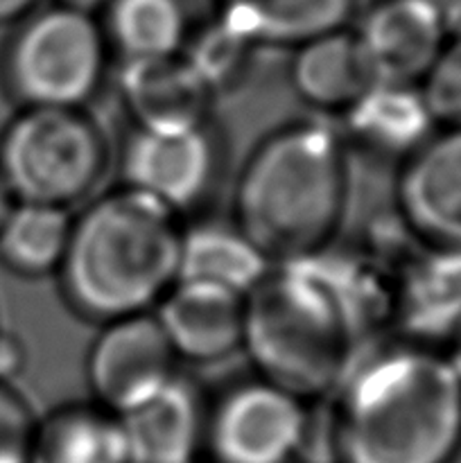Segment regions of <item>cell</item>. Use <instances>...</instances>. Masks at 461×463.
I'll return each instance as SVG.
<instances>
[{
	"instance_id": "obj_1",
	"label": "cell",
	"mask_w": 461,
	"mask_h": 463,
	"mask_svg": "<svg viewBox=\"0 0 461 463\" xmlns=\"http://www.w3.org/2000/svg\"><path fill=\"white\" fill-rule=\"evenodd\" d=\"M393 324V279L371 258L334 251L276 262L244 298L242 353L260 378L306 402L333 396Z\"/></svg>"
},
{
	"instance_id": "obj_2",
	"label": "cell",
	"mask_w": 461,
	"mask_h": 463,
	"mask_svg": "<svg viewBox=\"0 0 461 463\" xmlns=\"http://www.w3.org/2000/svg\"><path fill=\"white\" fill-rule=\"evenodd\" d=\"M334 463H452L461 373L437 346L375 344L328 398Z\"/></svg>"
},
{
	"instance_id": "obj_3",
	"label": "cell",
	"mask_w": 461,
	"mask_h": 463,
	"mask_svg": "<svg viewBox=\"0 0 461 463\" xmlns=\"http://www.w3.org/2000/svg\"><path fill=\"white\" fill-rule=\"evenodd\" d=\"M351 193L348 145L321 118L276 127L240 170L233 217L271 262L324 251L339 233Z\"/></svg>"
},
{
	"instance_id": "obj_4",
	"label": "cell",
	"mask_w": 461,
	"mask_h": 463,
	"mask_svg": "<svg viewBox=\"0 0 461 463\" xmlns=\"http://www.w3.org/2000/svg\"><path fill=\"white\" fill-rule=\"evenodd\" d=\"M183 222L163 203L113 188L72 215L59 265L71 310L95 324L147 315L179 280Z\"/></svg>"
},
{
	"instance_id": "obj_5",
	"label": "cell",
	"mask_w": 461,
	"mask_h": 463,
	"mask_svg": "<svg viewBox=\"0 0 461 463\" xmlns=\"http://www.w3.org/2000/svg\"><path fill=\"white\" fill-rule=\"evenodd\" d=\"M108 163V138L89 109H18L0 134V175L18 203L84 206Z\"/></svg>"
},
{
	"instance_id": "obj_6",
	"label": "cell",
	"mask_w": 461,
	"mask_h": 463,
	"mask_svg": "<svg viewBox=\"0 0 461 463\" xmlns=\"http://www.w3.org/2000/svg\"><path fill=\"white\" fill-rule=\"evenodd\" d=\"M98 14L50 3L14 25L0 57L5 90L21 109H89L108 72Z\"/></svg>"
},
{
	"instance_id": "obj_7",
	"label": "cell",
	"mask_w": 461,
	"mask_h": 463,
	"mask_svg": "<svg viewBox=\"0 0 461 463\" xmlns=\"http://www.w3.org/2000/svg\"><path fill=\"white\" fill-rule=\"evenodd\" d=\"M307 423L310 402L253 375L208 405L203 448L212 463H298Z\"/></svg>"
},
{
	"instance_id": "obj_8",
	"label": "cell",
	"mask_w": 461,
	"mask_h": 463,
	"mask_svg": "<svg viewBox=\"0 0 461 463\" xmlns=\"http://www.w3.org/2000/svg\"><path fill=\"white\" fill-rule=\"evenodd\" d=\"M220 167L221 147L211 122L181 129L131 127L120 152V185L181 217L206 202Z\"/></svg>"
},
{
	"instance_id": "obj_9",
	"label": "cell",
	"mask_w": 461,
	"mask_h": 463,
	"mask_svg": "<svg viewBox=\"0 0 461 463\" xmlns=\"http://www.w3.org/2000/svg\"><path fill=\"white\" fill-rule=\"evenodd\" d=\"M84 373L93 401L120 416L170 384L179 375V357L147 312L99 324Z\"/></svg>"
},
{
	"instance_id": "obj_10",
	"label": "cell",
	"mask_w": 461,
	"mask_h": 463,
	"mask_svg": "<svg viewBox=\"0 0 461 463\" xmlns=\"http://www.w3.org/2000/svg\"><path fill=\"white\" fill-rule=\"evenodd\" d=\"M375 81L420 84L450 39L434 0H373L351 25Z\"/></svg>"
},
{
	"instance_id": "obj_11",
	"label": "cell",
	"mask_w": 461,
	"mask_h": 463,
	"mask_svg": "<svg viewBox=\"0 0 461 463\" xmlns=\"http://www.w3.org/2000/svg\"><path fill=\"white\" fill-rule=\"evenodd\" d=\"M393 197L416 238L461 247V127H438L400 163Z\"/></svg>"
},
{
	"instance_id": "obj_12",
	"label": "cell",
	"mask_w": 461,
	"mask_h": 463,
	"mask_svg": "<svg viewBox=\"0 0 461 463\" xmlns=\"http://www.w3.org/2000/svg\"><path fill=\"white\" fill-rule=\"evenodd\" d=\"M244 298L217 285L176 280L152 315L179 362L215 364L242 351Z\"/></svg>"
},
{
	"instance_id": "obj_13",
	"label": "cell",
	"mask_w": 461,
	"mask_h": 463,
	"mask_svg": "<svg viewBox=\"0 0 461 463\" xmlns=\"http://www.w3.org/2000/svg\"><path fill=\"white\" fill-rule=\"evenodd\" d=\"M393 324L402 339L441 346L461 326V247L425 244L393 276Z\"/></svg>"
},
{
	"instance_id": "obj_14",
	"label": "cell",
	"mask_w": 461,
	"mask_h": 463,
	"mask_svg": "<svg viewBox=\"0 0 461 463\" xmlns=\"http://www.w3.org/2000/svg\"><path fill=\"white\" fill-rule=\"evenodd\" d=\"M118 95L138 129H181L211 122L215 95L183 54L120 61Z\"/></svg>"
},
{
	"instance_id": "obj_15",
	"label": "cell",
	"mask_w": 461,
	"mask_h": 463,
	"mask_svg": "<svg viewBox=\"0 0 461 463\" xmlns=\"http://www.w3.org/2000/svg\"><path fill=\"white\" fill-rule=\"evenodd\" d=\"M206 411L199 389L183 375L120 414L131 463H194L206 443Z\"/></svg>"
},
{
	"instance_id": "obj_16",
	"label": "cell",
	"mask_w": 461,
	"mask_h": 463,
	"mask_svg": "<svg viewBox=\"0 0 461 463\" xmlns=\"http://www.w3.org/2000/svg\"><path fill=\"white\" fill-rule=\"evenodd\" d=\"M346 145L402 163L438 129L420 84L373 81L342 113Z\"/></svg>"
},
{
	"instance_id": "obj_17",
	"label": "cell",
	"mask_w": 461,
	"mask_h": 463,
	"mask_svg": "<svg viewBox=\"0 0 461 463\" xmlns=\"http://www.w3.org/2000/svg\"><path fill=\"white\" fill-rule=\"evenodd\" d=\"M357 0H217L226 25L256 48H298L353 25Z\"/></svg>"
},
{
	"instance_id": "obj_18",
	"label": "cell",
	"mask_w": 461,
	"mask_h": 463,
	"mask_svg": "<svg viewBox=\"0 0 461 463\" xmlns=\"http://www.w3.org/2000/svg\"><path fill=\"white\" fill-rule=\"evenodd\" d=\"M292 52L289 84L316 113L342 116L375 81L351 27L316 36Z\"/></svg>"
},
{
	"instance_id": "obj_19",
	"label": "cell",
	"mask_w": 461,
	"mask_h": 463,
	"mask_svg": "<svg viewBox=\"0 0 461 463\" xmlns=\"http://www.w3.org/2000/svg\"><path fill=\"white\" fill-rule=\"evenodd\" d=\"M30 463H131L120 416L90 402H68L36 419Z\"/></svg>"
},
{
	"instance_id": "obj_20",
	"label": "cell",
	"mask_w": 461,
	"mask_h": 463,
	"mask_svg": "<svg viewBox=\"0 0 461 463\" xmlns=\"http://www.w3.org/2000/svg\"><path fill=\"white\" fill-rule=\"evenodd\" d=\"M274 262L235 226V222H194L183 226L179 280L217 285L247 297Z\"/></svg>"
},
{
	"instance_id": "obj_21",
	"label": "cell",
	"mask_w": 461,
	"mask_h": 463,
	"mask_svg": "<svg viewBox=\"0 0 461 463\" xmlns=\"http://www.w3.org/2000/svg\"><path fill=\"white\" fill-rule=\"evenodd\" d=\"M102 30L120 61L179 54L193 32L185 0H108Z\"/></svg>"
},
{
	"instance_id": "obj_22",
	"label": "cell",
	"mask_w": 461,
	"mask_h": 463,
	"mask_svg": "<svg viewBox=\"0 0 461 463\" xmlns=\"http://www.w3.org/2000/svg\"><path fill=\"white\" fill-rule=\"evenodd\" d=\"M71 226V211L16 202L0 226V262L27 279L57 274Z\"/></svg>"
},
{
	"instance_id": "obj_23",
	"label": "cell",
	"mask_w": 461,
	"mask_h": 463,
	"mask_svg": "<svg viewBox=\"0 0 461 463\" xmlns=\"http://www.w3.org/2000/svg\"><path fill=\"white\" fill-rule=\"evenodd\" d=\"M256 50V45L215 16L193 27L181 54L217 98L242 84Z\"/></svg>"
},
{
	"instance_id": "obj_24",
	"label": "cell",
	"mask_w": 461,
	"mask_h": 463,
	"mask_svg": "<svg viewBox=\"0 0 461 463\" xmlns=\"http://www.w3.org/2000/svg\"><path fill=\"white\" fill-rule=\"evenodd\" d=\"M437 127H461V30H455L420 81Z\"/></svg>"
},
{
	"instance_id": "obj_25",
	"label": "cell",
	"mask_w": 461,
	"mask_h": 463,
	"mask_svg": "<svg viewBox=\"0 0 461 463\" xmlns=\"http://www.w3.org/2000/svg\"><path fill=\"white\" fill-rule=\"evenodd\" d=\"M36 416L9 383H0V463H30Z\"/></svg>"
},
{
	"instance_id": "obj_26",
	"label": "cell",
	"mask_w": 461,
	"mask_h": 463,
	"mask_svg": "<svg viewBox=\"0 0 461 463\" xmlns=\"http://www.w3.org/2000/svg\"><path fill=\"white\" fill-rule=\"evenodd\" d=\"M27 364V348L14 333L0 328V383L12 384Z\"/></svg>"
},
{
	"instance_id": "obj_27",
	"label": "cell",
	"mask_w": 461,
	"mask_h": 463,
	"mask_svg": "<svg viewBox=\"0 0 461 463\" xmlns=\"http://www.w3.org/2000/svg\"><path fill=\"white\" fill-rule=\"evenodd\" d=\"M39 0H0V27L16 25L21 18H25Z\"/></svg>"
},
{
	"instance_id": "obj_28",
	"label": "cell",
	"mask_w": 461,
	"mask_h": 463,
	"mask_svg": "<svg viewBox=\"0 0 461 463\" xmlns=\"http://www.w3.org/2000/svg\"><path fill=\"white\" fill-rule=\"evenodd\" d=\"M50 3L66 5V7H75V9H84V12H90V14H98L108 0H50Z\"/></svg>"
},
{
	"instance_id": "obj_29",
	"label": "cell",
	"mask_w": 461,
	"mask_h": 463,
	"mask_svg": "<svg viewBox=\"0 0 461 463\" xmlns=\"http://www.w3.org/2000/svg\"><path fill=\"white\" fill-rule=\"evenodd\" d=\"M14 203H16V202H14L12 193H9L7 184H5L3 175H0V226H3L5 217L9 215V211H12V206H14Z\"/></svg>"
},
{
	"instance_id": "obj_30",
	"label": "cell",
	"mask_w": 461,
	"mask_h": 463,
	"mask_svg": "<svg viewBox=\"0 0 461 463\" xmlns=\"http://www.w3.org/2000/svg\"><path fill=\"white\" fill-rule=\"evenodd\" d=\"M447 355H450L452 364H455L456 371L461 373V326L455 333V337L450 339V351H447Z\"/></svg>"
}]
</instances>
